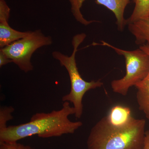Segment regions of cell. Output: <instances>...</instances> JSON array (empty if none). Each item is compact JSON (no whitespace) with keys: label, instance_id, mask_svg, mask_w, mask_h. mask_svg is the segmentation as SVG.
<instances>
[{"label":"cell","instance_id":"obj_15","mask_svg":"<svg viewBox=\"0 0 149 149\" xmlns=\"http://www.w3.org/2000/svg\"><path fill=\"white\" fill-rule=\"evenodd\" d=\"M143 149H149V130L145 132Z\"/></svg>","mask_w":149,"mask_h":149},{"label":"cell","instance_id":"obj_12","mask_svg":"<svg viewBox=\"0 0 149 149\" xmlns=\"http://www.w3.org/2000/svg\"><path fill=\"white\" fill-rule=\"evenodd\" d=\"M14 108L12 106L1 107L0 109V131L4 130L7 127V123L13 118V113Z\"/></svg>","mask_w":149,"mask_h":149},{"label":"cell","instance_id":"obj_2","mask_svg":"<svg viewBox=\"0 0 149 149\" xmlns=\"http://www.w3.org/2000/svg\"><path fill=\"white\" fill-rule=\"evenodd\" d=\"M146 124L145 119L134 118L127 126L116 128L104 117L91 129L88 149H143Z\"/></svg>","mask_w":149,"mask_h":149},{"label":"cell","instance_id":"obj_5","mask_svg":"<svg viewBox=\"0 0 149 149\" xmlns=\"http://www.w3.org/2000/svg\"><path fill=\"white\" fill-rule=\"evenodd\" d=\"M52 40L49 36H45L41 30L30 32L27 37L13 42L1 49L24 72H28L33 69L31 62L33 53L37 49L51 45Z\"/></svg>","mask_w":149,"mask_h":149},{"label":"cell","instance_id":"obj_6","mask_svg":"<svg viewBox=\"0 0 149 149\" xmlns=\"http://www.w3.org/2000/svg\"><path fill=\"white\" fill-rule=\"evenodd\" d=\"M71 6V12L75 19L81 24L87 26L94 22H98L96 20H87L85 19L80 9L85 0H68ZM130 0H96L95 3L99 5L105 6L111 11L116 19V24L118 29L122 31L127 21L124 17L125 8L130 3Z\"/></svg>","mask_w":149,"mask_h":149},{"label":"cell","instance_id":"obj_9","mask_svg":"<svg viewBox=\"0 0 149 149\" xmlns=\"http://www.w3.org/2000/svg\"><path fill=\"white\" fill-rule=\"evenodd\" d=\"M139 48L149 55V45H142ZM135 87L137 89L136 99L139 109L143 113L149 120V72L146 77L136 84Z\"/></svg>","mask_w":149,"mask_h":149},{"label":"cell","instance_id":"obj_3","mask_svg":"<svg viewBox=\"0 0 149 149\" xmlns=\"http://www.w3.org/2000/svg\"><path fill=\"white\" fill-rule=\"evenodd\" d=\"M86 37V35L83 33L74 35L72 42L73 52L69 56L58 51H55L52 54L54 58L59 61L61 66L66 68L70 80V92L63 97L62 100L63 102H69L73 104L75 111L74 116L78 119L82 117L83 115V99L85 93L90 90L100 88L103 85V83L100 79L97 81L92 80L90 82L85 81L78 71L75 56L78 47Z\"/></svg>","mask_w":149,"mask_h":149},{"label":"cell","instance_id":"obj_10","mask_svg":"<svg viewBox=\"0 0 149 149\" xmlns=\"http://www.w3.org/2000/svg\"><path fill=\"white\" fill-rule=\"evenodd\" d=\"M128 28L135 37L136 44L149 45V15L145 19L128 24Z\"/></svg>","mask_w":149,"mask_h":149},{"label":"cell","instance_id":"obj_4","mask_svg":"<svg viewBox=\"0 0 149 149\" xmlns=\"http://www.w3.org/2000/svg\"><path fill=\"white\" fill-rule=\"evenodd\" d=\"M101 44L96 45L111 48L125 59L126 73L124 77L111 81V85L115 93L125 96L130 88L138 84L146 77L149 72V55L139 48L133 51L124 50L109 43L101 41Z\"/></svg>","mask_w":149,"mask_h":149},{"label":"cell","instance_id":"obj_13","mask_svg":"<svg viewBox=\"0 0 149 149\" xmlns=\"http://www.w3.org/2000/svg\"><path fill=\"white\" fill-rule=\"evenodd\" d=\"M0 149H19L18 143L8 142L0 143Z\"/></svg>","mask_w":149,"mask_h":149},{"label":"cell","instance_id":"obj_8","mask_svg":"<svg viewBox=\"0 0 149 149\" xmlns=\"http://www.w3.org/2000/svg\"><path fill=\"white\" fill-rule=\"evenodd\" d=\"M104 117L110 125L116 128L127 126L134 118L129 107L119 104L112 107L107 116Z\"/></svg>","mask_w":149,"mask_h":149},{"label":"cell","instance_id":"obj_11","mask_svg":"<svg viewBox=\"0 0 149 149\" xmlns=\"http://www.w3.org/2000/svg\"><path fill=\"white\" fill-rule=\"evenodd\" d=\"M135 6L131 15L127 19V24L145 19L149 15V0H133Z\"/></svg>","mask_w":149,"mask_h":149},{"label":"cell","instance_id":"obj_7","mask_svg":"<svg viewBox=\"0 0 149 149\" xmlns=\"http://www.w3.org/2000/svg\"><path fill=\"white\" fill-rule=\"evenodd\" d=\"M10 12L3 10L0 12V47L1 49L27 37L31 31L21 32L13 29L8 23Z\"/></svg>","mask_w":149,"mask_h":149},{"label":"cell","instance_id":"obj_1","mask_svg":"<svg viewBox=\"0 0 149 149\" xmlns=\"http://www.w3.org/2000/svg\"><path fill=\"white\" fill-rule=\"evenodd\" d=\"M74 107L70 103L63 102L62 107L49 113H37L29 122L18 125H10L0 131V143H17L27 137L37 135L43 139L60 137L73 134L83 125V123L73 122L69 116L74 114Z\"/></svg>","mask_w":149,"mask_h":149},{"label":"cell","instance_id":"obj_14","mask_svg":"<svg viewBox=\"0 0 149 149\" xmlns=\"http://www.w3.org/2000/svg\"><path fill=\"white\" fill-rule=\"evenodd\" d=\"M10 63H13L12 61L1 50H0V67Z\"/></svg>","mask_w":149,"mask_h":149},{"label":"cell","instance_id":"obj_16","mask_svg":"<svg viewBox=\"0 0 149 149\" xmlns=\"http://www.w3.org/2000/svg\"><path fill=\"white\" fill-rule=\"evenodd\" d=\"M18 146L19 149H34L30 146L24 145L23 144L18 143Z\"/></svg>","mask_w":149,"mask_h":149}]
</instances>
